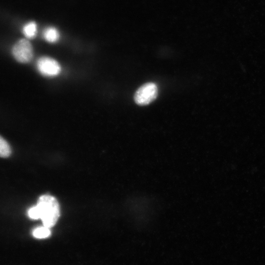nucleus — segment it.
<instances>
[{
	"instance_id": "20e7f679",
	"label": "nucleus",
	"mask_w": 265,
	"mask_h": 265,
	"mask_svg": "<svg viewBox=\"0 0 265 265\" xmlns=\"http://www.w3.org/2000/svg\"><path fill=\"white\" fill-rule=\"evenodd\" d=\"M37 68L43 75L47 77H54L60 72L61 68L58 63L53 58L43 56L37 61Z\"/></svg>"
},
{
	"instance_id": "6e6552de",
	"label": "nucleus",
	"mask_w": 265,
	"mask_h": 265,
	"mask_svg": "<svg viewBox=\"0 0 265 265\" xmlns=\"http://www.w3.org/2000/svg\"><path fill=\"white\" fill-rule=\"evenodd\" d=\"M11 153V148L9 144L0 135V157H8L10 156Z\"/></svg>"
},
{
	"instance_id": "423d86ee",
	"label": "nucleus",
	"mask_w": 265,
	"mask_h": 265,
	"mask_svg": "<svg viewBox=\"0 0 265 265\" xmlns=\"http://www.w3.org/2000/svg\"><path fill=\"white\" fill-rule=\"evenodd\" d=\"M24 35L28 38H34L37 33V25L34 22H30L24 26L23 28Z\"/></svg>"
},
{
	"instance_id": "f257e3e1",
	"label": "nucleus",
	"mask_w": 265,
	"mask_h": 265,
	"mask_svg": "<svg viewBox=\"0 0 265 265\" xmlns=\"http://www.w3.org/2000/svg\"><path fill=\"white\" fill-rule=\"evenodd\" d=\"M36 205L44 226L49 228L53 226L59 216V206L57 200L51 195H43L39 197Z\"/></svg>"
},
{
	"instance_id": "0eeeda50",
	"label": "nucleus",
	"mask_w": 265,
	"mask_h": 265,
	"mask_svg": "<svg viewBox=\"0 0 265 265\" xmlns=\"http://www.w3.org/2000/svg\"><path fill=\"white\" fill-rule=\"evenodd\" d=\"M50 228L45 226H40L35 228L32 231L33 236L37 238H45L51 235Z\"/></svg>"
},
{
	"instance_id": "7ed1b4c3",
	"label": "nucleus",
	"mask_w": 265,
	"mask_h": 265,
	"mask_svg": "<svg viewBox=\"0 0 265 265\" xmlns=\"http://www.w3.org/2000/svg\"><path fill=\"white\" fill-rule=\"evenodd\" d=\"M12 52L15 59L22 63L30 62L33 55V51L31 43L25 39L19 40L13 46Z\"/></svg>"
},
{
	"instance_id": "1a4fd4ad",
	"label": "nucleus",
	"mask_w": 265,
	"mask_h": 265,
	"mask_svg": "<svg viewBox=\"0 0 265 265\" xmlns=\"http://www.w3.org/2000/svg\"><path fill=\"white\" fill-rule=\"evenodd\" d=\"M28 216L33 219L40 218V213L38 207L36 206L31 207L28 211Z\"/></svg>"
},
{
	"instance_id": "f03ea898",
	"label": "nucleus",
	"mask_w": 265,
	"mask_h": 265,
	"mask_svg": "<svg viewBox=\"0 0 265 265\" xmlns=\"http://www.w3.org/2000/svg\"><path fill=\"white\" fill-rule=\"evenodd\" d=\"M158 93L157 85L153 82H148L138 89L134 94V99L139 105H147L156 99Z\"/></svg>"
},
{
	"instance_id": "39448f33",
	"label": "nucleus",
	"mask_w": 265,
	"mask_h": 265,
	"mask_svg": "<svg viewBox=\"0 0 265 265\" xmlns=\"http://www.w3.org/2000/svg\"><path fill=\"white\" fill-rule=\"evenodd\" d=\"M43 37L48 42L54 43L59 39V33L55 27H49L44 30Z\"/></svg>"
}]
</instances>
